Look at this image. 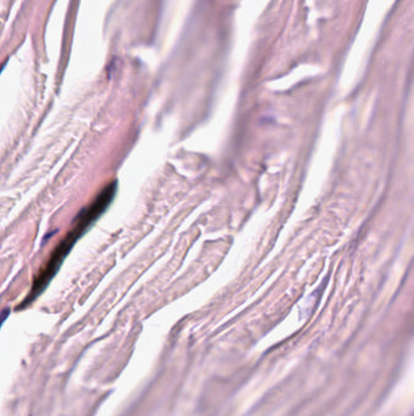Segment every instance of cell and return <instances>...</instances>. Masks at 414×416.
<instances>
[{"label": "cell", "mask_w": 414, "mask_h": 416, "mask_svg": "<svg viewBox=\"0 0 414 416\" xmlns=\"http://www.w3.org/2000/svg\"><path fill=\"white\" fill-rule=\"evenodd\" d=\"M117 190L118 183L117 181H112V183L106 185L105 188L100 191V194L96 196V198L92 201V205H89L88 207L83 208L82 211H80V213L78 214L77 218H75L73 228L70 229L69 233L65 236L64 240L57 245L55 251L52 252L51 256H50L47 263L45 264V267L42 269V271L35 277L29 294H27V297L23 299V302L17 307V309H23L26 308V307H28L29 304H32L33 302L45 291L47 285L51 282V280L54 279V276L56 275V273L59 271L60 267H61L62 263L65 262L67 254L72 251L75 243L89 230L90 226H92V224L107 211V208L110 207L113 198H115V194H117Z\"/></svg>", "instance_id": "obj_1"}]
</instances>
